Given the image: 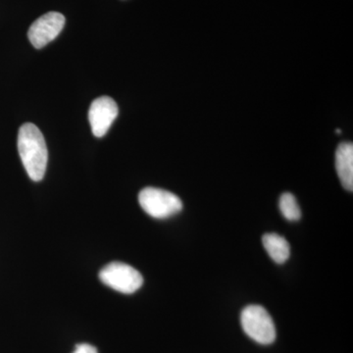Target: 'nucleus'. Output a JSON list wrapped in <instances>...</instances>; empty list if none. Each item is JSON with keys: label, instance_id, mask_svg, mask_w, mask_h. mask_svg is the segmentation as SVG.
<instances>
[{"label": "nucleus", "instance_id": "1", "mask_svg": "<svg viewBox=\"0 0 353 353\" xmlns=\"http://www.w3.org/2000/svg\"><path fill=\"white\" fill-rule=\"evenodd\" d=\"M18 152L28 175L34 182L43 179L48 166V152L46 139L36 125L23 124L18 132Z\"/></svg>", "mask_w": 353, "mask_h": 353}, {"label": "nucleus", "instance_id": "2", "mask_svg": "<svg viewBox=\"0 0 353 353\" xmlns=\"http://www.w3.org/2000/svg\"><path fill=\"white\" fill-rule=\"evenodd\" d=\"M241 323L245 333L260 345H271L276 340L273 319L262 306H246L241 311Z\"/></svg>", "mask_w": 353, "mask_h": 353}, {"label": "nucleus", "instance_id": "3", "mask_svg": "<svg viewBox=\"0 0 353 353\" xmlns=\"http://www.w3.org/2000/svg\"><path fill=\"white\" fill-rule=\"evenodd\" d=\"M139 205L143 211L157 219H166L178 214L183 209V202L168 190L145 188L139 192Z\"/></svg>", "mask_w": 353, "mask_h": 353}, {"label": "nucleus", "instance_id": "4", "mask_svg": "<svg viewBox=\"0 0 353 353\" xmlns=\"http://www.w3.org/2000/svg\"><path fill=\"white\" fill-rule=\"evenodd\" d=\"M104 285L122 294H134L143 284V278L138 270L122 262H111L99 272Z\"/></svg>", "mask_w": 353, "mask_h": 353}, {"label": "nucleus", "instance_id": "5", "mask_svg": "<svg viewBox=\"0 0 353 353\" xmlns=\"http://www.w3.org/2000/svg\"><path fill=\"white\" fill-rule=\"evenodd\" d=\"M64 25L65 17L61 13L48 12L32 23L28 37L32 46L39 50L57 39Z\"/></svg>", "mask_w": 353, "mask_h": 353}, {"label": "nucleus", "instance_id": "6", "mask_svg": "<svg viewBox=\"0 0 353 353\" xmlns=\"http://www.w3.org/2000/svg\"><path fill=\"white\" fill-rule=\"evenodd\" d=\"M118 113V105L111 97H101L94 99L88 111V120L92 134L97 138L105 136L114 120L117 118Z\"/></svg>", "mask_w": 353, "mask_h": 353}, {"label": "nucleus", "instance_id": "7", "mask_svg": "<svg viewBox=\"0 0 353 353\" xmlns=\"http://www.w3.org/2000/svg\"><path fill=\"white\" fill-rule=\"evenodd\" d=\"M336 168L341 185L345 190H353V145L343 143L336 152Z\"/></svg>", "mask_w": 353, "mask_h": 353}, {"label": "nucleus", "instance_id": "8", "mask_svg": "<svg viewBox=\"0 0 353 353\" xmlns=\"http://www.w3.org/2000/svg\"><path fill=\"white\" fill-rule=\"evenodd\" d=\"M262 243L269 256L276 263L283 264L289 259L290 248L289 243L284 236L278 234H265L262 236Z\"/></svg>", "mask_w": 353, "mask_h": 353}, {"label": "nucleus", "instance_id": "9", "mask_svg": "<svg viewBox=\"0 0 353 353\" xmlns=\"http://www.w3.org/2000/svg\"><path fill=\"white\" fill-rule=\"evenodd\" d=\"M281 213L289 221H299L301 217V211L294 194L290 192L283 194L279 201Z\"/></svg>", "mask_w": 353, "mask_h": 353}, {"label": "nucleus", "instance_id": "10", "mask_svg": "<svg viewBox=\"0 0 353 353\" xmlns=\"http://www.w3.org/2000/svg\"><path fill=\"white\" fill-rule=\"evenodd\" d=\"M73 353H99L97 352V348L92 347V345H88V343H81V345H77L75 352Z\"/></svg>", "mask_w": 353, "mask_h": 353}]
</instances>
